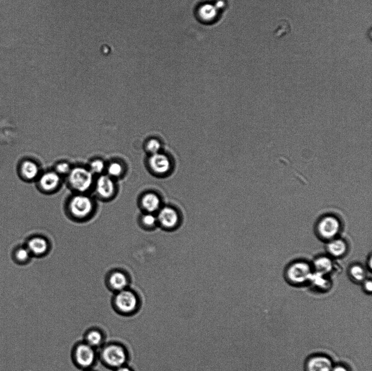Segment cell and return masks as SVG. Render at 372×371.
Listing matches in <instances>:
<instances>
[{"mask_svg": "<svg viewBox=\"0 0 372 371\" xmlns=\"http://www.w3.org/2000/svg\"><path fill=\"white\" fill-rule=\"evenodd\" d=\"M333 368L331 360L325 356H315L307 364V371H332Z\"/></svg>", "mask_w": 372, "mask_h": 371, "instance_id": "15", "label": "cell"}, {"mask_svg": "<svg viewBox=\"0 0 372 371\" xmlns=\"http://www.w3.org/2000/svg\"><path fill=\"white\" fill-rule=\"evenodd\" d=\"M113 371H134V370L129 366L127 364L122 366L121 367H119L116 369L114 370Z\"/></svg>", "mask_w": 372, "mask_h": 371, "instance_id": "30", "label": "cell"}, {"mask_svg": "<svg viewBox=\"0 0 372 371\" xmlns=\"http://www.w3.org/2000/svg\"><path fill=\"white\" fill-rule=\"evenodd\" d=\"M19 170L22 178L29 181L36 179L39 172L38 165L30 160L23 161L20 165Z\"/></svg>", "mask_w": 372, "mask_h": 371, "instance_id": "18", "label": "cell"}, {"mask_svg": "<svg viewBox=\"0 0 372 371\" xmlns=\"http://www.w3.org/2000/svg\"><path fill=\"white\" fill-rule=\"evenodd\" d=\"M67 209L72 218L84 220L91 216L95 210L94 200L85 193H78L70 198Z\"/></svg>", "mask_w": 372, "mask_h": 371, "instance_id": "4", "label": "cell"}, {"mask_svg": "<svg viewBox=\"0 0 372 371\" xmlns=\"http://www.w3.org/2000/svg\"><path fill=\"white\" fill-rule=\"evenodd\" d=\"M149 169L158 176H164L168 174L172 169V161L170 158L160 152L150 155L148 159Z\"/></svg>", "mask_w": 372, "mask_h": 371, "instance_id": "8", "label": "cell"}, {"mask_svg": "<svg viewBox=\"0 0 372 371\" xmlns=\"http://www.w3.org/2000/svg\"><path fill=\"white\" fill-rule=\"evenodd\" d=\"M31 254L28 248L25 247H19L14 253V258L19 263L23 264L29 262L31 259Z\"/></svg>", "mask_w": 372, "mask_h": 371, "instance_id": "22", "label": "cell"}, {"mask_svg": "<svg viewBox=\"0 0 372 371\" xmlns=\"http://www.w3.org/2000/svg\"><path fill=\"white\" fill-rule=\"evenodd\" d=\"M326 249L331 257L342 258L347 252L348 245L343 239L336 238L329 240Z\"/></svg>", "mask_w": 372, "mask_h": 371, "instance_id": "17", "label": "cell"}, {"mask_svg": "<svg viewBox=\"0 0 372 371\" xmlns=\"http://www.w3.org/2000/svg\"><path fill=\"white\" fill-rule=\"evenodd\" d=\"M140 205L145 212L154 213L160 209L161 200L157 194L145 193L141 198Z\"/></svg>", "mask_w": 372, "mask_h": 371, "instance_id": "16", "label": "cell"}, {"mask_svg": "<svg viewBox=\"0 0 372 371\" xmlns=\"http://www.w3.org/2000/svg\"><path fill=\"white\" fill-rule=\"evenodd\" d=\"M157 217L158 223L166 229H173L179 223V215L177 210L169 207L160 208Z\"/></svg>", "mask_w": 372, "mask_h": 371, "instance_id": "9", "label": "cell"}, {"mask_svg": "<svg viewBox=\"0 0 372 371\" xmlns=\"http://www.w3.org/2000/svg\"><path fill=\"white\" fill-rule=\"evenodd\" d=\"M313 266L315 271L328 275L333 271L334 263L329 257L320 256L315 260Z\"/></svg>", "mask_w": 372, "mask_h": 371, "instance_id": "19", "label": "cell"}, {"mask_svg": "<svg viewBox=\"0 0 372 371\" xmlns=\"http://www.w3.org/2000/svg\"><path fill=\"white\" fill-rule=\"evenodd\" d=\"M56 169L58 174H66L70 172V165L66 162L58 164Z\"/></svg>", "mask_w": 372, "mask_h": 371, "instance_id": "28", "label": "cell"}, {"mask_svg": "<svg viewBox=\"0 0 372 371\" xmlns=\"http://www.w3.org/2000/svg\"><path fill=\"white\" fill-rule=\"evenodd\" d=\"M349 274L352 280L355 282H363L366 279V273L364 268L362 265L355 264L350 267Z\"/></svg>", "mask_w": 372, "mask_h": 371, "instance_id": "21", "label": "cell"}, {"mask_svg": "<svg viewBox=\"0 0 372 371\" xmlns=\"http://www.w3.org/2000/svg\"><path fill=\"white\" fill-rule=\"evenodd\" d=\"M372 257H371L370 258V260H369V262L368 263V264H370L369 267H370V269H372Z\"/></svg>", "mask_w": 372, "mask_h": 371, "instance_id": "32", "label": "cell"}, {"mask_svg": "<svg viewBox=\"0 0 372 371\" xmlns=\"http://www.w3.org/2000/svg\"><path fill=\"white\" fill-rule=\"evenodd\" d=\"M364 288L366 292L371 293L372 283L371 280H365L364 281Z\"/></svg>", "mask_w": 372, "mask_h": 371, "instance_id": "29", "label": "cell"}, {"mask_svg": "<svg viewBox=\"0 0 372 371\" xmlns=\"http://www.w3.org/2000/svg\"><path fill=\"white\" fill-rule=\"evenodd\" d=\"M112 305L115 313L123 317H130L138 313L141 302L138 294L128 288L114 293Z\"/></svg>", "mask_w": 372, "mask_h": 371, "instance_id": "2", "label": "cell"}, {"mask_svg": "<svg viewBox=\"0 0 372 371\" xmlns=\"http://www.w3.org/2000/svg\"><path fill=\"white\" fill-rule=\"evenodd\" d=\"M69 183L73 189L79 193H85L92 186L93 174L90 170L77 167L70 170Z\"/></svg>", "mask_w": 372, "mask_h": 371, "instance_id": "6", "label": "cell"}, {"mask_svg": "<svg viewBox=\"0 0 372 371\" xmlns=\"http://www.w3.org/2000/svg\"><path fill=\"white\" fill-rule=\"evenodd\" d=\"M59 175L55 172L45 173L39 180V186L45 193L55 191L59 186Z\"/></svg>", "mask_w": 372, "mask_h": 371, "instance_id": "14", "label": "cell"}, {"mask_svg": "<svg viewBox=\"0 0 372 371\" xmlns=\"http://www.w3.org/2000/svg\"><path fill=\"white\" fill-rule=\"evenodd\" d=\"M98 196L104 200H109L114 197L115 186L113 180L107 175L99 178L95 187Z\"/></svg>", "mask_w": 372, "mask_h": 371, "instance_id": "10", "label": "cell"}, {"mask_svg": "<svg viewBox=\"0 0 372 371\" xmlns=\"http://www.w3.org/2000/svg\"><path fill=\"white\" fill-rule=\"evenodd\" d=\"M140 222L145 228H152L158 223L157 217L154 213L145 212L141 217Z\"/></svg>", "mask_w": 372, "mask_h": 371, "instance_id": "23", "label": "cell"}, {"mask_svg": "<svg viewBox=\"0 0 372 371\" xmlns=\"http://www.w3.org/2000/svg\"><path fill=\"white\" fill-rule=\"evenodd\" d=\"M108 172L111 177H119L123 172V167L122 165L117 162L111 163L108 167Z\"/></svg>", "mask_w": 372, "mask_h": 371, "instance_id": "26", "label": "cell"}, {"mask_svg": "<svg viewBox=\"0 0 372 371\" xmlns=\"http://www.w3.org/2000/svg\"><path fill=\"white\" fill-rule=\"evenodd\" d=\"M49 245L46 238L41 237H35L28 240L27 247L32 255L41 257L48 252Z\"/></svg>", "mask_w": 372, "mask_h": 371, "instance_id": "13", "label": "cell"}, {"mask_svg": "<svg viewBox=\"0 0 372 371\" xmlns=\"http://www.w3.org/2000/svg\"><path fill=\"white\" fill-rule=\"evenodd\" d=\"M98 356L104 367L113 371L128 364L130 358L127 347L115 342L105 343L98 349Z\"/></svg>", "mask_w": 372, "mask_h": 371, "instance_id": "1", "label": "cell"}, {"mask_svg": "<svg viewBox=\"0 0 372 371\" xmlns=\"http://www.w3.org/2000/svg\"><path fill=\"white\" fill-rule=\"evenodd\" d=\"M310 283L314 288L320 291L328 290L331 287L330 280L328 278L327 275L314 271L310 280Z\"/></svg>", "mask_w": 372, "mask_h": 371, "instance_id": "20", "label": "cell"}, {"mask_svg": "<svg viewBox=\"0 0 372 371\" xmlns=\"http://www.w3.org/2000/svg\"><path fill=\"white\" fill-rule=\"evenodd\" d=\"M291 32V25L290 23L286 20H282L276 28L274 34L276 37L283 38Z\"/></svg>", "mask_w": 372, "mask_h": 371, "instance_id": "24", "label": "cell"}, {"mask_svg": "<svg viewBox=\"0 0 372 371\" xmlns=\"http://www.w3.org/2000/svg\"><path fill=\"white\" fill-rule=\"evenodd\" d=\"M162 145L158 139L153 138L148 140L146 144V149L150 155L160 152Z\"/></svg>", "mask_w": 372, "mask_h": 371, "instance_id": "25", "label": "cell"}, {"mask_svg": "<svg viewBox=\"0 0 372 371\" xmlns=\"http://www.w3.org/2000/svg\"><path fill=\"white\" fill-rule=\"evenodd\" d=\"M332 371H349V370L343 365H338L333 367Z\"/></svg>", "mask_w": 372, "mask_h": 371, "instance_id": "31", "label": "cell"}, {"mask_svg": "<svg viewBox=\"0 0 372 371\" xmlns=\"http://www.w3.org/2000/svg\"><path fill=\"white\" fill-rule=\"evenodd\" d=\"M129 280L127 275L120 270H115L110 274L108 280V286L113 292L117 293L128 288Z\"/></svg>", "mask_w": 372, "mask_h": 371, "instance_id": "12", "label": "cell"}, {"mask_svg": "<svg viewBox=\"0 0 372 371\" xmlns=\"http://www.w3.org/2000/svg\"><path fill=\"white\" fill-rule=\"evenodd\" d=\"M82 371H97L94 370L93 369H89V370H84Z\"/></svg>", "mask_w": 372, "mask_h": 371, "instance_id": "33", "label": "cell"}, {"mask_svg": "<svg viewBox=\"0 0 372 371\" xmlns=\"http://www.w3.org/2000/svg\"><path fill=\"white\" fill-rule=\"evenodd\" d=\"M90 171L92 173L100 174L103 172L105 168L104 162L101 159L94 160L90 164Z\"/></svg>", "mask_w": 372, "mask_h": 371, "instance_id": "27", "label": "cell"}, {"mask_svg": "<svg viewBox=\"0 0 372 371\" xmlns=\"http://www.w3.org/2000/svg\"><path fill=\"white\" fill-rule=\"evenodd\" d=\"M71 358L78 369L82 371L92 369L98 361V350L82 340L74 345Z\"/></svg>", "mask_w": 372, "mask_h": 371, "instance_id": "3", "label": "cell"}, {"mask_svg": "<svg viewBox=\"0 0 372 371\" xmlns=\"http://www.w3.org/2000/svg\"><path fill=\"white\" fill-rule=\"evenodd\" d=\"M314 272L313 267L306 262L298 261L291 264L286 271V278L291 284L303 285L309 283Z\"/></svg>", "mask_w": 372, "mask_h": 371, "instance_id": "5", "label": "cell"}, {"mask_svg": "<svg viewBox=\"0 0 372 371\" xmlns=\"http://www.w3.org/2000/svg\"><path fill=\"white\" fill-rule=\"evenodd\" d=\"M340 220L333 215H325L316 224V230L320 238L328 240L337 238L341 230Z\"/></svg>", "mask_w": 372, "mask_h": 371, "instance_id": "7", "label": "cell"}, {"mask_svg": "<svg viewBox=\"0 0 372 371\" xmlns=\"http://www.w3.org/2000/svg\"><path fill=\"white\" fill-rule=\"evenodd\" d=\"M83 341L90 346L98 350L106 343V336L102 330L92 327L87 330L85 333Z\"/></svg>", "mask_w": 372, "mask_h": 371, "instance_id": "11", "label": "cell"}]
</instances>
